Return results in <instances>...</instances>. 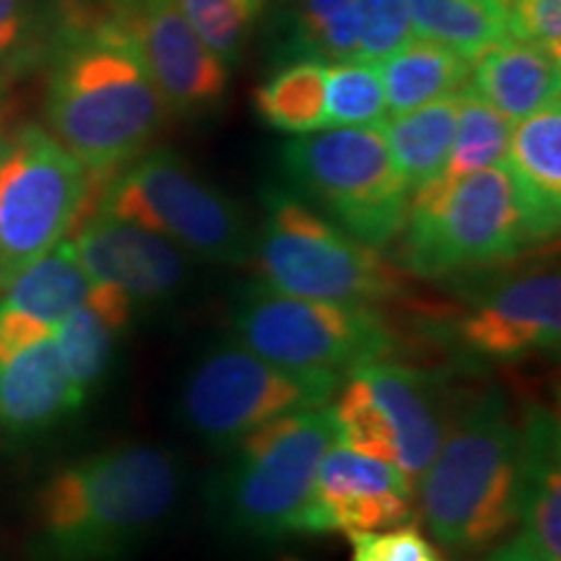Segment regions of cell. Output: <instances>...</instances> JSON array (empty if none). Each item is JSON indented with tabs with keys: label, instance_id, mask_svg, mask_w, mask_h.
I'll use <instances>...</instances> for the list:
<instances>
[{
	"label": "cell",
	"instance_id": "1",
	"mask_svg": "<svg viewBox=\"0 0 561 561\" xmlns=\"http://www.w3.org/2000/svg\"><path fill=\"white\" fill-rule=\"evenodd\" d=\"M185 462L159 445H117L68 462L32 502V561H128L172 520Z\"/></svg>",
	"mask_w": 561,
	"mask_h": 561
},
{
	"label": "cell",
	"instance_id": "37",
	"mask_svg": "<svg viewBox=\"0 0 561 561\" xmlns=\"http://www.w3.org/2000/svg\"><path fill=\"white\" fill-rule=\"evenodd\" d=\"M9 133H5V128H3V123H0V157H3V151H5V146H9Z\"/></svg>",
	"mask_w": 561,
	"mask_h": 561
},
{
	"label": "cell",
	"instance_id": "13",
	"mask_svg": "<svg viewBox=\"0 0 561 561\" xmlns=\"http://www.w3.org/2000/svg\"><path fill=\"white\" fill-rule=\"evenodd\" d=\"M136 42L170 115L201 121L221 107L229 68L182 16L178 0H130L112 13Z\"/></svg>",
	"mask_w": 561,
	"mask_h": 561
},
{
	"label": "cell",
	"instance_id": "27",
	"mask_svg": "<svg viewBox=\"0 0 561 561\" xmlns=\"http://www.w3.org/2000/svg\"><path fill=\"white\" fill-rule=\"evenodd\" d=\"M123 333V328L96 310L91 301L70 312L55 328V343H58L62 369H66L70 390L76 392L81 405L107 380V371L115 362L117 341Z\"/></svg>",
	"mask_w": 561,
	"mask_h": 561
},
{
	"label": "cell",
	"instance_id": "18",
	"mask_svg": "<svg viewBox=\"0 0 561 561\" xmlns=\"http://www.w3.org/2000/svg\"><path fill=\"white\" fill-rule=\"evenodd\" d=\"M507 167L533 244L551 242L561 224V104L515 123Z\"/></svg>",
	"mask_w": 561,
	"mask_h": 561
},
{
	"label": "cell",
	"instance_id": "3",
	"mask_svg": "<svg viewBox=\"0 0 561 561\" xmlns=\"http://www.w3.org/2000/svg\"><path fill=\"white\" fill-rule=\"evenodd\" d=\"M426 530L439 549L479 553L520 520V426L496 390L460 405L419 479Z\"/></svg>",
	"mask_w": 561,
	"mask_h": 561
},
{
	"label": "cell",
	"instance_id": "11",
	"mask_svg": "<svg viewBox=\"0 0 561 561\" xmlns=\"http://www.w3.org/2000/svg\"><path fill=\"white\" fill-rule=\"evenodd\" d=\"M96 185L50 130L30 123L13 133L0 157V289L68 240L94 206Z\"/></svg>",
	"mask_w": 561,
	"mask_h": 561
},
{
	"label": "cell",
	"instance_id": "2",
	"mask_svg": "<svg viewBox=\"0 0 561 561\" xmlns=\"http://www.w3.org/2000/svg\"><path fill=\"white\" fill-rule=\"evenodd\" d=\"M167 115L136 42L115 16L62 42L47 81V130L100 185L149 151Z\"/></svg>",
	"mask_w": 561,
	"mask_h": 561
},
{
	"label": "cell",
	"instance_id": "20",
	"mask_svg": "<svg viewBox=\"0 0 561 561\" xmlns=\"http://www.w3.org/2000/svg\"><path fill=\"white\" fill-rule=\"evenodd\" d=\"M471 89L510 123H520L559 102L561 62L538 47L502 39L471 60Z\"/></svg>",
	"mask_w": 561,
	"mask_h": 561
},
{
	"label": "cell",
	"instance_id": "10",
	"mask_svg": "<svg viewBox=\"0 0 561 561\" xmlns=\"http://www.w3.org/2000/svg\"><path fill=\"white\" fill-rule=\"evenodd\" d=\"M229 318L237 341L294 369L343 377V371L388 359L396 348V335L377 307L294 297L263 280L237 289Z\"/></svg>",
	"mask_w": 561,
	"mask_h": 561
},
{
	"label": "cell",
	"instance_id": "23",
	"mask_svg": "<svg viewBox=\"0 0 561 561\" xmlns=\"http://www.w3.org/2000/svg\"><path fill=\"white\" fill-rule=\"evenodd\" d=\"M276 53L280 62L314 58L341 62L359 58L354 0H278Z\"/></svg>",
	"mask_w": 561,
	"mask_h": 561
},
{
	"label": "cell",
	"instance_id": "34",
	"mask_svg": "<svg viewBox=\"0 0 561 561\" xmlns=\"http://www.w3.org/2000/svg\"><path fill=\"white\" fill-rule=\"evenodd\" d=\"M42 19V0H0V62L26 50Z\"/></svg>",
	"mask_w": 561,
	"mask_h": 561
},
{
	"label": "cell",
	"instance_id": "9",
	"mask_svg": "<svg viewBox=\"0 0 561 561\" xmlns=\"http://www.w3.org/2000/svg\"><path fill=\"white\" fill-rule=\"evenodd\" d=\"M341 382L335 371L284 367L240 341H219L187 369L178 416L195 439L227 453L265 421L328 405Z\"/></svg>",
	"mask_w": 561,
	"mask_h": 561
},
{
	"label": "cell",
	"instance_id": "30",
	"mask_svg": "<svg viewBox=\"0 0 561 561\" xmlns=\"http://www.w3.org/2000/svg\"><path fill=\"white\" fill-rule=\"evenodd\" d=\"M182 16L229 70L242 62L255 16L244 0H178Z\"/></svg>",
	"mask_w": 561,
	"mask_h": 561
},
{
	"label": "cell",
	"instance_id": "29",
	"mask_svg": "<svg viewBox=\"0 0 561 561\" xmlns=\"http://www.w3.org/2000/svg\"><path fill=\"white\" fill-rule=\"evenodd\" d=\"M325 117L328 128H382L388 102L380 66L362 58L328 62Z\"/></svg>",
	"mask_w": 561,
	"mask_h": 561
},
{
	"label": "cell",
	"instance_id": "24",
	"mask_svg": "<svg viewBox=\"0 0 561 561\" xmlns=\"http://www.w3.org/2000/svg\"><path fill=\"white\" fill-rule=\"evenodd\" d=\"M455 125H458V94L385 121L382 133L392 164L401 172L409 193L439 178L445 170L453 149Z\"/></svg>",
	"mask_w": 561,
	"mask_h": 561
},
{
	"label": "cell",
	"instance_id": "7",
	"mask_svg": "<svg viewBox=\"0 0 561 561\" xmlns=\"http://www.w3.org/2000/svg\"><path fill=\"white\" fill-rule=\"evenodd\" d=\"M401 237L405 268L419 276L494 268L536 248L504 164L416 187Z\"/></svg>",
	"mask_w": 561,
	"mask_h": 561
},
{
	"label": "cell",
	"instance_id": "31",
	"mask_svg": "<svg viewBox=\"0 0 561 561\" xmlns=\"http://www.w3.org/2000/svg\"><path fill=\"white\" fill-rule=\"evenodd\" d=\"M359 58L382 62L416 37L405 0H354Z\"/></svg>",
	"mask_w": 561,
	"mask_h": 561
},
{
	"label": "cell",
	"instance_id": "35",
	"mask_svg": "<svg viewBox=\"0 0 561 561\" xmlns=\"http://www.w3.org/2000/svg\"><path fill=\"white\" fill-rule=\"evenodd\" d=\"M483 561H546L523 536H515L512 541L496 546Z\"/></svg>",
	"mask_w": 561,
	"mask_h": 561
},
{
	"label": "cell",
	"instance_id": "17",
	"mask_svg": "<svg viewBox=\"0 0 561 561\" xmlns=\"http://www.w3.org/2000/svg\"><path fill=\"white\" fill-rule=\"evenodd\" d=\"M79 409L55 333L21 348L0 351V437H34Z\"/></svg>",
	"mask_w": 561,
	"mask_h": 561
},
{
	"label": "cell",
	"instance_id": "15",
	"mask_svg": "<svg viewBox=\"0 0 561 561\" xmlns=\"http://www.w3.org/2000/svg\"><path fill=\"white\" fill-rule=\"evenodd\" d=\"M458 343L476 359L517 362L561 343V276L533 268L486 286L458 320Z\"/></svg>",
	"mask_w": 561,
	"mask_h": 561
},
{
	"label": "cell",
	"instance_id": "38",
	"mask_svg": "<svg viewBox=\"0 0 561 561\" xmlns=\"http://www.w3.org/2000/svg\"><path fill=\"white\" fill-rule=\"evenodd\" d=\"M502 3H504V5H507V0H502Z\"/></svg>",
	"mask_w": 561,
	"mask_h": 561
},
{
	"label": "cell",
	"instance_id": "40",
	"mask_svg": "<svg viewBox=\"0 0 561 561\" xmlns=\"http://www.w3.org/2000/svg\"><path fill=\"white\" fill-rule=\"evenodd\" d=\"M0 291H3V289H0Z\"/></svg>",
	"mask_w": 561,
	"mask_h": 561
},
{
	"label": "cell",
	"instance_id": "28",
	"mask_svg": "<svg viewBox=\"0 0 561 561\" xmlns=\"http://www.w3.org/2000/svg\"><path fill=\"white\" fill-rule=\"evenodd\" d=\"M512 128H515V123H510L494 107H489L468 87L462 89L458 94V125H455L453 149L439 178L458 180L466 174L504 164Z\"/></svg>",
	"mask_w": 561,
	"mask_h": 561
},
{
	"label": "cell",
	"instance_id": "19",
	"mask_svg": "<svg viewBox=\"0 0 561 561\" xmlns=\"http://www.w3.org/2000/svg\"><path fill=\"white\" fill-rule=\"evenodd\" d=\"M520 536L546 561H561V426L530 405L520 426Z\"/></svg>",
	"mask_w": 561,
	"mask_h": 561
},
{
	"label": "cell",
	"instance_id": "25",
	"mask_svg": "<svg viewBox=\"0 0 561 561\" xmlns=\"http://www.w3.org/2000/svg\"><path fill=\"white\" fill-rule=\"evenodd\" d=\"M328 62L314 58L284 60L252 94L257 117L289 136L328 128L325 117Z\"/></svg>",
	"mask_w": 561,
	"mask_h": 561
},
{
	"label": "cell",
	"instance_id": "5",
	"mask_svg": "<svg viewBox=\"0 0 561 561\" xmlns=\"http://www.w3.org/2000/svg\"><path fill=\"white\" fill-rule=\"evenodd\" d=\"M263 284L294 297L377 307L405 291L403 273L286 187H265L252 257Z\"/></svg>",
	"mask_w": 561,
	"mask_h": 561
},
{
	"label": "cell",
	"instance_id": "6",
	"mask_svg": "<svg viewBox=\"0 0 561 561\" xmlns=\"http://www.w3.org/2000/svg\"><path fill=\"white\" fill-rule=\"evenodd\" d=\"M291 193L348 237L380 250L401 237L411 193L382 128H322L280 149Z\"/></svg>",
	"mask_w": 561,
	"mask_h": 561
},
{
	"label": "cell",
	"instance_id": "8",
	"mask_svg": "<svg viewBox=\"0 0 561 561\" xmlns=\"http://www.w3.org/2000/svg\"><path fill=\"white\" fill-rule=\"evenodd\" d=\"M91 208L164 234L195 261L242 265L252 257L248 214L170 149L140 153L100 185Z\"/></svg>",
	"mask_w": 561,
	"mask_h": 561
},
{
	"label": "cell",
	"instance_id": "32",
	"mask_svg": "<svg viewBox=\"0 0 561 561\" xmlns=\"http://www.w3.org/2000/svg\"><path fill=\"white\" fill-rule=\"evenodd\" d=\"M348 561H445L439 546L419 528L416 520L385 530L346 533Z\"/></svg>",
	"mask_w": 561,
	"mask_h": 561
},
{
	"label": "cell",
	"instance_id": "26",
	"mask_svg": "<svg viewBox=\"0 0 561 561\" xmlns=\"http://www.w3.org/2000/svg\"><path fill=\"white\" fill-rule=\"evenodd\" d=\"M416 37H426L473 60L507 39V5L502 0H405Z\"/></svg>",
	"mask_w": 561,
	"mask_h": 561
},
{
	"label": "cell",
	"instance_id": "22",
	"mask_svg": "<svg viewBox=\"0 0 561 561\" xmlns=\"http://www.w3.org/2000/svg\"><path fill=\"white\" fill-rule=\"evenodd\" d=\"M91 278L79 263L73 242L62 240L26 265L0 294V305L45 328H58L70 312L87 305Z\"/></svg>",
	"mask_w": 561,
	"mask_h": 561
},
{
	"label": "cell",
	"instance_id": "12",
	"mask_svg": "<svg viewBox=\"0 0 561 561\" xmlns=\"http://www.w3.org/2000/svg\"><path fill=\"white\" fill-rule=\"evenodd\" d=\"M331 403L335 445L390 462L416 483L445 437L437 382L392 359L348 371Z\"/></svg>",
	"mask_w": 561,
	"mask_h": 561
},
{
	"label": "cell",
	"instance_id": "4",
	"mask_svg": "<svg viewBox=\"0 0 561 561\" xmlns=\"http://www.w3.org/2000/svg\"><path fill=\"white\" fill-rule=\"evenodd\" d=\"M333 445L331 403L255 426L224 453L227 462L206 483L210 520L248 541L301 536L314 473Z\"/></svg>",
	"mask_w": 561,
	"mask_h": 561
},
{
	"label": "cell",
	"instance_id": "16",
	"mask_svg": "<svg viewBox=\"0 0 561 561\" xmlns=\"http://www.w3.org/2000/svg\"><path fill=\"white\" fill-rule=\"evenodd\" d=\"M416 483L390 462L333 445L322 455L301 536L385 530L416 520Z\"/></svg>",
	"mask_w": 561,
	"mask_h": 561
},
{
	"label": "cell",
	"instance_id": "14",
	"mask_svg": "<svg viewBox=\"0 0 561 561\" xmlns=\"http://www.w3.org/2000/svg\"><path fill=\"white\" fill-rule=\"evenodd\" d=\"M73 234L87 276L123 291L138 314L172 305L191 284L193 257L157 231L91 208Z\"/></svg>",
	"mask_w": 561,
	"mask_h": 561
},
{
	"label": "cell",
	"instance_id": "39",
	"mask_svg": "<svg viewBox=\"0 0 561 561\" xmlns=\"http://www.w3.org/2000/svg\"><path fill=\"white\" fill-rule=\"evenodd\" d=\"M123 3H130V0H123Z\"/></svg>",
	"mask_w": 561,
	"mask_h": 561
},
{
	"label": "cell",
	"instance_id": "21",
	"mask_svg": "<svg viewBox=\"0 0 561 561\" xmlns=\"http://www.w3.org/2000/svg\"><path fill=\"white\" fill-rule=\"evenodd\" d=\"M377 66L382 76L388 117L460 94L471 79V60L426 37H413L409 45Z\"/></svg>",
	"mask_w": 561,
	"mask_h": 561
},
{
	"label": "cell",
	"instance_id": "36",
	"mask_svg": "<svg viewBox=\"0 0 561 561\" xmlns=\"http://www.w3.org/2000/svg\"><path fill=\"white\" fill-rule=\"evenodd\" d=\"M244 5H248V11L257 19L265 11V5H268V0H244Z\"/></svg>",
	"mask_w": 561,
	"mask_h": 561
},
{
	"label": "cell",
	"instance_id": "33",
	"mask_svg": "<svg viewBox=\"0 0 561 561\" xmlns=\"http://www.w3.org/2000/svg\"><path fill=\"white\" fill-rule=\"evenodd\" d=\"M507 32L561 60V0H507Z\"/></svg>",
	"mask_w": 561,
	"mask_h": 561
}]
</instances>
